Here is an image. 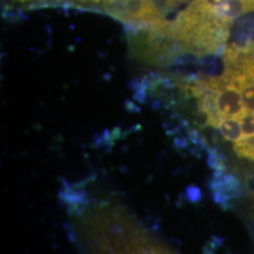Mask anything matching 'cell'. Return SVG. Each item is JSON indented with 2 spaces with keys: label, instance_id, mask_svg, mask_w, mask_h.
<instances>
[{
  "label": "cell",
  "instance_id": "cell-1",
  "mask_svg": "<svg viewBox=\"0 0 254 254\" xmlns=\"http://www.w3.org/2000/svg\"><path fill=\"white\" fill-rule=\"evenodd\" d=\"M101 8L135 28L155 27L171 30V23L154 0H103Z\"/></svg>",
  "mask_w": 254,
  "mask_h": 254
},
{
  "label": "cell",
  "instance_id": "cell-2",
  "mask_svg": "<svg viewBox=\"0 0 254 254\" xmlns=\"http://www.w3.org/2000/svg\"><path fill=\"white\" fill-rule=\"evenodd\" d=\"M209 189L212 190V195L215 201L224 208L230 207L231 201L239 198L243 190L239 179L232 173H226L225 171L214 172L209 183Z\"/></svg>",
  "mask_w": 254,
  "mask_h": 254
},
{
  "label": "cell",
  "instance_id": "cell-3",
  "mask_svg": "<svg viewBox=\"0 0 254 254\" xmlns=\"http://www.w3.org/2000/svg\"><path fill=\"white\" fill-rule=\"evenodd\" d=\"M218 129L227 141L234 142V144H237L238 141L241 140V138L244 135L240 120L238 118L221 119L220 124L218 126Z\"/></svg>",
  "mask_w": 254,
  "mask_h": 254
},
{
  "label": "cell",
  "instance_id": "cell-4",
  "mask_svg": "<svg viewBox=\"0 0 254 254\" xmlns=\"http://www.w3.org/2000/svg\"><path fill=\"white\" fill-rule=\"evenodd\" d=\"M239 120L241 124V128H243L244 136L254 135V113L246 111L243 114V117H240Z\"/></svg>",
  "mask_w": 254,
  "mask_h": 254
},
{
  "label": "cell",
  "instance_id": "cell-5",
  "mask_svg": "<svg viewBox=\"0 0 254 254\" xmlns=\"http://www.w3.org/2000/svg\"><path fill=\"white\" fill-rule=\"evenodd\" d=\"M158 1L164 8L173 9L179 7L180 5H183L184 2L187 1V0H158Z\"/></svg>",
  "mask_w": 254,
  "mask_h": 254
},
{
  "label": "cell",
  "instance_id": "cell-6",
  "mask_svg": "<svg viewBox=\"0 0 254 254\" xmlns=\"http://www.w3.org/2000/svg\"><path fill=\"white\" fill-rule=\"evenodd\" d=\"M187 193L190 195V200H193V201H196V200H199L201 198V192H200L199 189H196V187H189L187 189Z\"/></svg>",
  "mask_w": 254,
  "mask_h": 254
},
{
  "label": "cell",
  "instance_id": "cell-7",
  "mask_svg": "<svg viewBox=\"0 0 254 254\" xmlns=\"http://www.w3.org/2000/svg\"><path fill=\"white\" fill-rule=\"evenodd\" d=\"M74 1H79V2H90V4H98V5H101V1H103V0H74Z\"/></svg>",
  "mask_w": 254,
  "mask_h": 254
},
{
  "label": "cell",
  "instance_id": "cell-8",
  "mask_svg": "<svg viewBox=\"0 0 254 254\" xmlns=\"http://www.w3.org/2000/svg\"><path fill=\"white\" fill-rule=\"evenodd\" d=\"M13 2H25V1H31V0H11Z\"/></svg>",
  "mask_w": 254,
  "mask_h": 254
}]
</instances>
